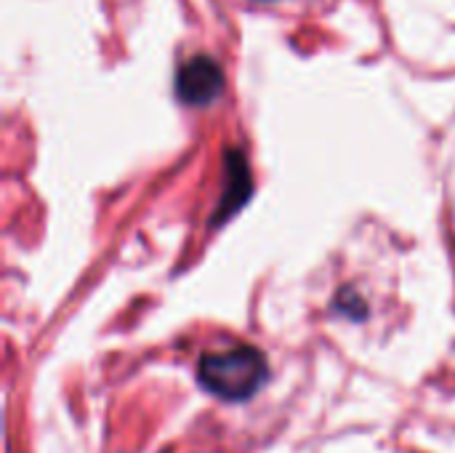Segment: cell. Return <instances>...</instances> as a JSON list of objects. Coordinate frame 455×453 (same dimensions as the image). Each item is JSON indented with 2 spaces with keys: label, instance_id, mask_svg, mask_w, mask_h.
Returning <instances> with one entry per match:
<instances>
[{
  "label": "cell",
  "instance_id": "cell-1",
  "mask_svg": "<svg viewBox=\"0 0 455 453\" xmlns=\"http://www.w3.org/2000/svg\"><path fill=\"white\" fill-rule=\"evenodd\" d=\"M269 376L267 358L248 344L208 352L200 360L197 379L200 384L221 400H248L253 398Z\"/></svg>",
  "mask_w": 455,
  "mask_h": 453
},
{
  "label": "cell",
  "instance_id": "cell-2",
  "mask_svg": "<svg viewBox=\"0 0 455 453\" xmlns=\"http://www.w3.org/2000/svg\"><path fill=\"white\" fill-rule=\"evenodd\" d=\"M224 91V72L219 61L200 53L181 64L176 75V93L187 107H208Z\"/></svg>",
  "mask_w": 455,
  "mask_h": 453
},
{
  "label": "cell",
  "instance_id": "cell-3",
  "mask_svg": "<svg viewBox=\"0 0 455 453\" xmlns=\"http://www.w3.org/2000/svg\"><path fill=\"white\" fill-rule=\"evenodd\" d=\"M251 195V176H248V163L237 150H229L227 155V190H224V200L216 211V222L229 219Z\"/></svg>",
  "mask_w": 455,
  "mask_h": 453
}]
</instances>
